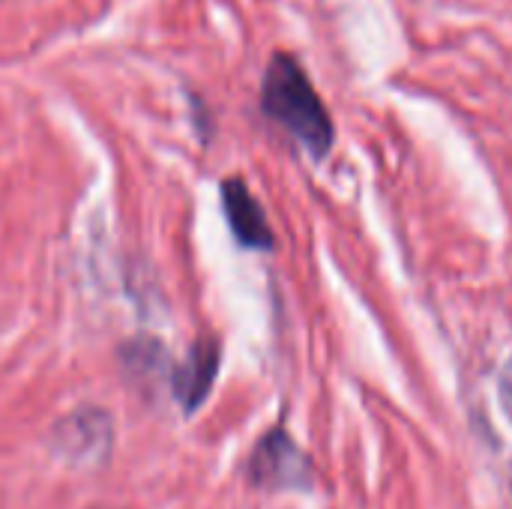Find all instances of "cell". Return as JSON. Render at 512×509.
<instances>
[{"label":"cell","mask_w":512,"mask_h":509,"mask_svg":"<svg viewBox=\"0 0 512 509\" xmlns=\"http://www.w3.org/2000/svg\"><path fill=\"white\" fill-rule=\"evenodd\" d=\"M261 111L267 120L282 126L312 159H324L333 150V117L294 54L276 51L270 57L261 78Z\"/></svg>","instance_id":"1"},{"label":"cell","mask_w":512,"mask_h":509,"mask_svg":"<svg viewBox=\"0 0 512 509\" xmlns=\"http://www.w3.org/2000/svg\"><path fill=\"white\" fill-rule=\"evenodd\" d=\"M249 474H252V483L264 489H309L312 486V465L285 432H270L258 444Z\"/></svg>","instance_id":"2"},{"label":"cell","mask_w":512,"mask_h":509,"mask_svg":"<svg viewBox=\"0 0 512 509\" xmlns=\"http://www.w3.org/2000/svg\"><path fill=\"white\" fill-rule=\"evenodd\" d=\"M222 207L228 216V228L240 246H246V249H270L273 246L270 222H267L258 198L249 192L246 180L228 177L222 183Z\"/></svg>","instance_id":"3"},{"label":"cell","mask_w":512,"mask_h":509,"mask_svg":"<svg viewBox=\"0 0 512 509\" xmlns=\"http://www.w3.org/2000/svg\"><path fill=\"white\" fill-rule=\"evenodd\" d=\"M216 372H219V342L216 339H201L189 351V357L174 369V396L189 414L210 396Z\"/></svg>","instance_id":"4"},{"label":"cell","mask_w":512,"mask_h":509,"mask_svg":"<svg viewBox=\"0 0 512 509\" xmlns=\"http://www.w3.org/2000/svg\"><path fill=\"white\" fill-rule=\"evenodd\" d=\"M57 444L63 447V453H66L69 459H78L81 444H87V453L96 456V453H99V444H102V447L111 444V429H108L105 414L87 411V414L69 417V420L57 429Z\"/></svg>","instance_id":"5"},{"label":"cell","mask_w":512,"mask_h":509,"mask_svg":"<svg viewBox=\"0 0 512 509\" xmlns=\"http://www.w3.org/2000/svg\"><path fill=\"white\" fill-rule=\"evenodd\" d=\"M498 396H501V405H504L507 417L512 420V357H510V363L504 366V372H501V387H498Z\"/></svg>","instance_id":"6"}]
</instances>
